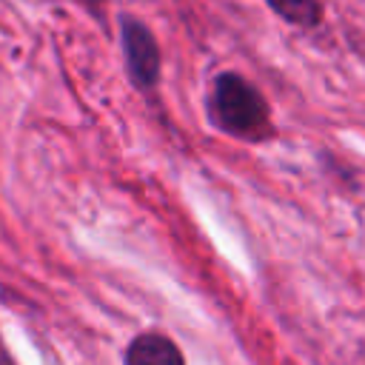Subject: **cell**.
<instances>
[{"label": "cell", "instance_id": "6da1fadb", "mask_svg": "<svg viewBox=\"0 0 365 365\" xmlns=\"http://www.w3.org/2000/svg\"><path fill=\"white\" fill-rule=\"evenodd\" d=\"M205 117L211 128L242 143H265L277 134L268 100L240 71H220L205 94Z\"/></svg>", "mask_w": 365, "mask_h": 365}, {"label": "cell", "instance_id": "7a4b0ae2", "mask_svg": "<svg viewBox=\"0 0 365 365\" xmlns=\"http://www.w3.org/2000/svg\"><path fill=\"white\" fill-rule=\"evenodd\" d=\"M120 26V48H123V63L131 86L143 94H154L160 86L163 74V57L154 31L134 14L123 11L117 17Z\"/></svg>", "mask_w": 365, "mask_h": 365}, {"label": "cell", "instance_id": "3957f363", "mask_svg": "<svg viewBox=\"0 0 365 365\" xmlns=\"http://www.w3.org/2000/svg\"><path fill=\"white\" fill-rule=\"evenodd\" d=\"M123 365H185V354L168 334L143 331L125 345Z\"/></svg>", "mask_w": 365, "mask_h": 365}, {"label": "cell", "instance_id": "277c9868", "mask_svg": "<svg viewBox=\"0 0 365 365\" xmlns=\"http://www.w3.org/2000/svg\"><path fill=\"white\" fill-rule=\"evenodd\" d=\"M265 6L291 26L317 29L322 23V3L319 0H265Z\"/></svg>", "mask_w": 365, "mask_h": 365}, {"label": "cell", "instance_id": "5b68a950", "mask_svg": "<svg viewBox=\"0 0 365 365\" xmlns=\"http://www.w3.org/2000/svg\"><path fill=\"white\" fill-rule=\"evenodd\" d=\"M77 3H80L91 17H97V20L103 23V0H77Z\"/></svg>", "mask_w": 365, "mask_h": 365}, {"label": "cell", "instance_id": "8992f818", "mask_svg": "<svg viewBox=\"0 0 365 365\" xmlns=\"http://www.w3.org/2000/svg\"><path fill=\"white\" fill-rule=\"evenodd\" d=\"M0 365H17V362L11 359V354L6 351V345H3V339H0Z\"/></svg>", "mask_w": 365, "mask_h": 365}]
</instances>
